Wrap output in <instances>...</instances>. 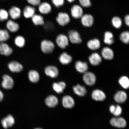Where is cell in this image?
<instances>
[{"mask_svg":"<svg viewBox=\"0 0 129 129\" xmlns=\"http://www.w3.org/2000/svg\"><path fill=\"white\" fill-rule=\"evenodd\" d=\"M40 48L43 53L46 54H50L54 51L55 45L51 40H44L41 42Z\"/></svg>","mask_w":129,"mask_h":129,"instance_id":"6da1fadb","label":"cell"},{"mask_svg":"<svg viewBox=\"0 0 129 129\" xmlns=\"http://www.w3.org/2000/svg\"><path fill=\"white\" fill-rule=\"evenodd\" d=\"M56 42L58 46L62 49H65L69 45L68 37L63 34L58 35L56 38Z\"/></svg>","mask_w":129,"mask_h":129,"instance_id":"7a4b0ae2","label":"cell"},{"mask_svg":"<svg viewBox=\"0 0 129 129\" xmlns=\"http://www.w3.org/2000/svg\"><path fill=\"white\" fill-rule=\"evenodd\" d=\"M84 74L83 79L85 84L89 86L94 85L96 80V77L94 74L90 72H87Z\"/></svg>","mask_w":129,"mask_h":129,"instance_id":"3957f363","label":"cell"},{"mask_svg":"<svg viewBox=\"0 0 129 129\" xmlns=\"http://www.w3.org/2000/svg\"><path fill=\"white\" fill-rule=\"evenodd\" d=\"M14 84V81L12 77L8 75L3 76L1 86L5 89L9 90L12 89Z\"/></svg>","mask_w":129,"mask_h":129,"instance_id":"277c9868","label":"cell"},{"mask_svg":"<svg viewBox=\"0 0 129 129\" xmlns=\"http://www.w3.org/2000/svg\"><path fill=\"white\" fill-rule=\"evenodd\" d=\"M44 72L47 76L53 78H56L59 75L58 69L54 66H47L44 69Z\"/></svg>","mask_w":129,"mask_h":129,"instance_id":"5b68a950","label":"cell"},{"mask_svg":"<svg viewBox=\"0 0 129 129\" xmlns=\"http://www.w3.org/2000/svg\"><path fill=\"white\" fill-rule=\"evenodd\" d=\"M56 22L59 25L64 26L70 22V18L68 14L66 13L60 12L56 17Z\"/></svg>","mask_w":129,"mask_h":129,"instance_id":"8992f818","label":"cell"},{"mask_svg":"<svg viewBox=\"0 0 129 129\" xmlns=\"http://www.w3.org/2000/svg\"><path fill=\"white\" fill-rule=\"evenodd\" d=\"M8 68L11 72L14 73L21 72L23 69V67L22 64L16 61H13L8 64Z\"/></svg>","mask_w":129,"mask_h":129,"instance_id":"52a82bcc","label":"cell"},{"mask_svg":"<svg viewBox=\"0 0 129 129\" xmlns=\"http://www.w3.org/2000/svg\"><path fill=\"white\" fill-rule=\"evenodd\" d=\"M69 40L73 44H79L82 42L80 34L75 30H70L68 32Z\"/></svg>","mask_w":129,"mask_h":129,"instance_id":"ba28073f","label":"cell"},{"mask_svg":"<svg viewBox=\"0 0 129 129\" xmlns=\"http://www.w3.org/2000/svg\"><path fill=\"white\" fill-rule=\"evenodd\" d=\"M110 123L113 126L118 128H124L126 126V121L123 118H113L111 119Z\"/></svg>","mask_w":129,"mask_h":129,"instance_id":"9c48e42d","label":"cell"},{"mask_svg":"<svg viewBox=\"0 0 129 129\" xmlns=\"http://www.w3.org/2000/svg\"><path fill=\"white\" fill-rule=\"evenodd\" d=\"M15 120L12 115H9L4 118L1 120L2 125L5 129H7L12 127L15 123Z\"/></svg>","mask_w":129,"mask_h":129,"instance_id":"30bf717a","label":"cell"},{"mask_svg":"<svg viewBox=\"0 0 129 129\" xmlns=\"http://www.w3.org/2000/svg\"><path fill=\"white\" fill-rule=\"evenodd\" d=\"M13 52L12 48L7 43H0V54L8 56L11 55Z\"/></svg>","mask_w":129,"mask_h":129,"instance_id":"8fae6325","label":"cell"},{"mask_svg":"<svg viewBox=\"0 0 129 129\" xmlns=\"http://www.w3.org/2000/svg\"><path fill=\"white\" fill-rule=\"evenodd\" d=\"M81 18L82 23L84 26L87 27L92 26L94 22V19L92 16L89 14H85L83 15Z\"/></svg>","mask_w":129,"mask_h":129,"instance_id":"7c38bea8","label":"cell"},{"mask_svg":"<svg viewBox=\"0 0 129 129\" xmlns=\"http://www.w3.org/2000/svg\"><path fill=\"white\" fill-rule=\"evenodd\" d=\"M83 10L82 8L77 5H74L71 9V13L74 18H81L83 15Z\"/></svg>","mask_w":129,"mask_h":129,"instance_id":"4fadbf2b","label":"cell"},{"mask_svg":"<svg viewBox=\"0 0 129 129\" xmlns=\"http://www.w3.org/2000/svg\"><path fill=\"white\" fill-rule=\"evenodd\" d=\"M89 60L92 65L96 66L101 64L102 59L98 53L94 52L89 57Z\"/></svg>","mask_w":129,"mask_h":129,"instance_id":"5bb4252c","label":"cell"},{"mask_svg":"<svg viewBox=\"0 0 129 129\" xmlns=\"http://www.w3.org/2000/svg\"><path fill=\"white\" fill-rule=\"evenodd\" d=\"M62 103L64 107L66 108L72 109L75 105V101L71 96L66 95L62 98Z\"/></svg>","mask_w":129,"mask_h":129,"instance_id":"9a60e30c","label":"cell"},{"mask_svg":"<svg viewBox=\"0 0 129 129\" xmlns=\"http://www.w3.org/2000/svg\"><path fill=\"white\" fill-rule=\"evenodd\" d=\"M9 14L13 20H16L21 17V12L20 8L16 6H13L9 10Z\"/></svg>","mask_w":129,"mask_h":129,"instance_id":"2e32d148","label":"cell"},{"mask_svg":"<svg viewBox=\"0 0 129 129\" xmlns=\"http://www.w3.org/2000/svg\"><path fill=\"white\" fill-rule=\"evenodd\" d=\"M75 68L77 71L80 73H84L87 72L88 67L86 62L77 61L75 62Z\"/></svg>","mask_w":129,"mask_h":129,"instance_id":"e0dca14e","label":"cell"},{"mask_svg":"<svg viewBox=\"0 0 129 129\" xmlns=\"http://www.w3.org/2000/svg\"><path fill=\"white\" fill-rule=\"evenodd\" d=\"M45 103L48 107L54 108L57 105L58 103V100L55 96L51 95L46 98Z\"/></svg>","mask_w":129,"mask_h":129,"instance_id":"ac0fdd59","label":"cell"},{"mask_svg":"<svg viewBox=\"0 0 129 129\" xmlns=\"http://www.w3.org/2000/svg\"><path fill=\"white\" fill-rule=\"evenodd\" d=\"M102 57L106 60H112L114 57V53L111 48L105 47L103 48L101 52Z\"/></svg>","mask_w":129,"mask_h":129,"instance_id":"d6986e66","label":"cell"},{"mask_svg":"<svg viewBox=\"0 0 129 129\" xmlns=\"http://www.w3.org/2000/svg\"><path fill=\"white\" fill-rule=\"evenodd\" d=\"M59 60L61 64L63 65H68L72 60V56L67 53L63 52L59 56Z\"/></svg>","mask_w":129,"mask_h":129,"instance_id":"ffe728a7","label":"cell"},{"mask_svg":"<svg viewBox=\"0 0 129 129\" xmlns=\"http://www.w3.org/2000/svg\"><path fill=\"white\" fill-rule=\"evenodd\" d=\"M92 98L95 101H103L106 99V95L102 91L100 90H95L92 93Z\"/></svg>","mask_w":129,"mask_h":129,"instance_id":"44dd1931","label":"cell"},{"mask_svg":"<svg viewBox=\"0 0 129 129\" xmlns=\"http://www.w3.org/2000/svg\"><path fill=\"white\" fill-rule=\"evenodd\" d=\"M6 27L8 30L12 33L17 32L20 29V26L18 24L12 20L8 21L6 24Z\"/></svg>","mask_w":129,"mask_h":129,"instance_id":"7402d4cb","label":"cell"},{"mask_svg":"<svg viewBox=\"0 0 129 129\" xmlns=\"http://www.w3.org/2000/svg\"><path fill=\"white\" fill-rule=\"evenodd\" d=\"M39 10L41 14H47L50 13L51 12V6L48 3L44 2L40 3L39 5Z\"/></svg>","mask_w":129,"mask_h":129,"instance_id":"603a6c76","label":"cell"},{"mask_svg":"<svg viewBox=\"0 0 129 129\" xmlns=\"http://www.w3.org/2000/svg\"><path fill=\"white\" fill-rule=\"evenodd\" d=\"M114 99L117 102L122 104L125 102L126 101L127 95L124 91H119L114 95Z\"/></svg>","mask_w":129,"mask_h":129,"instance_id":"cb8c5ba5","label":"cell"},{"mask_svg":"<svg viewBox=\"0 0 129 129\" xmlns=\"http://www.w3.org/2000/svg\"><path fill=\"white\" fill-rule=\"evenodd\" d=\"M28 75L29 80L32 83H37L40 80L39 74L36 70H32L28 72Z\"/></svg>","mask_w":129,"mask_h":129,"instance_id":"d4e9b609","label":"cell"},{"mask_svg":"<svg viewBox=\"0 0 129 129\" xmlns=\"http://www.w3.org/2000/svg\"><path fill=\"white\" fill-rule=\"evenodd\" d=\"M36 10L34 8L30 6H27L24 8L23 15L26 18H31L35 15Z\"/></svg>","mask_w":129,"mask_h":129,"instance_id":"484cf974","label":"cell"},{"mask_svg":"<svg viewBox=\"0 0 129 129\" xmlns=\"http://www.w3.org/2000/svg\"><path fill=\"white\" fill-rule=\"evenodd\" d=\"M87 46L90 49L92 50H95L100 47V42L97 39H94L88 41L87 43Z\"/></svg>","mask_w":129,"mask_h":129,"instance_id":"4316f807","label":"cell"},{"mask_svg":"<svg viewBox=\"0 0 129 129\" xmlns=\"http://www.w3.org/2000/svg\"><path fill=\"white\" fill-rule=\"evenodd\" d=\"M53 89L58 93H62L65 89L66 85L64 82H59L58 83H54L52 85Z\"/></svg>","mask_w":129,"mask_h":129,"instance_id":"83f0119b","label":"cell"},{"mask_svg":"<svg viewBox=\"0 0 129 129\" xmlns=\"http://www.w3.org/2000/svg\"><path fill=\"white\" fill-rule=\"evenodd\" d=\"M74 92L79 96H84L86 94L87 91L84 86L77 85L73 87Z\"/></svg>","mask_w":129,"mask_h":129,"instance_id":"f1b7e54d","label":"cell"},{"mask_svg":"<svg viewBox=\"0 0 129 129\" xmlns=\"http://www.w3.org/2000/svg\"><path fill=\"white\" fill-rule=\"evenodd\" d=\"M31 18L32 22L35 25H43L45 23L44 18L41 15L35 14Z\"/></svg>","mask_w":129,"mask_h":129,"instance_id":"f546056e","label":"cell"},{"mask_svg":"<svg viewBox=\"0 0 129 129\" xmlns=\"http://www.w3.org/2000/svg\"><path fill=\"white\" fill-rule=\"evenodd\" d=\"M104 41L105 43L108 45H111L114 43V35L112 32L109 31L105 32Z\"/></svg>","mask_w":129,"mask_h":129,"instance_id":"4dcf8cb0","label":"cell"},{"mask_svg":"<svg viewBox=\"0 0 129 129\" xmlns=\"http://www.w3.org/2000/svg\"><path fill=\"white\" fill-rule=\"evenodd\" d=\"M16 46L20 48H22L25 46V40L23 36L19 35L16 37L14 40Z\"/></svg>","mask_w":129,"mask_h":129,"instance_id":"1f68e13d","label":"cell"},{"mask_svg":"<svg viewBox=\"0 0 129 129\" xmlns=\"http://www.w3.org/2000/svg\"><path fill=\"white\" fill-rule=\"evenodd\" d=\"M10 38L8 30L6 29H0V43L5 42Z\"/></svg>","mask_w":129,"mask_h":129,"instance_id":"d6a6232c","label":"cell"},{"mask_svg":"<svg viewBox=\"0 0 129 129\" xmlns=\"http://www.w3.org/2000/svg\"><path fill=\"white\" fill-rule=\"evenodd\" d=\"M120 85L125 89H127L129 87V80L128 77L125 76L121 77L118 81Z\"/></svg>","mask_w":129,"mask_h":129,"instance_id":"836d02e7","label":"cell"},{"mask_svg":"<svg viewBox=\"0 0 129 129\" xmlns=\"http://www.w3.org/2000/svg\"><path fill=\"white\" fill-rule=\"evenodd\" d=\"M122 21L120 17H115L112 20L113 26L117 29L120 28L122 25Z\"/></svg>","mask_w":129,"mask_h":129,"instance_id":"e575fe53","label":"cell"},{"mask_svg":"<svg viewBox=\"0 0 129 129\" xmlns=\"http://www.w3.org/2000/svg\"><path fill=\"white\" fill-rule=\"evenodd\" d=\"M120 39L122 42L126 44H128L129 42V33L128 31L122 32L120 35Z\"/></svg>","mask_w":129,"mask_h":129,"instance_id":"d590c367","label":"cell"},{"mask_svg":"<svg viewBox=\"0 0 129 129\" xmlns=\"http://www.w3.org/2000/svg\"><path fill=\"white\" fill-rule=\"evenodd\" d=\"M9 14L5 10L0 9V21L1 22L7 20L9 17Z\"/></svg>","mask_w":129,"mask_h":129,"instance_id":"8d00e7d4","label":"cell"},{"mask_svg":"<svg viewBox=\"0 0 129 129\" xmlns=\"http://www.w3.org/2000/svg\"><path fill=\"white\" fill-rule=\"evenodd\" d=\"M44 25V28L48 31L52 30L54 29V25L52 22H48L45 23Z\"/></svg>","mask_w":129,"mask_h":129,"instance_id":"74e56055","label":"cell"},{"mask_svg":"<svg viewBox=\"0 0 129 129\" xmlns=\"http://www.w3.org/2000/svg\"><path fill=\"white\" fill-rule=\"evenodd\" d=\"M122 113V109L120 106L117 105L115 106V110L112 114L115 117H118Z\"/></svg>","mask_w":129,"mask_h":129,"instance_id":"f35d334b","label":"cell"},{"mask_svg":"<svg viewBox=\"0 0 129 129\" xmlns=\"http://www.w3.org/2000/svg\"><path fill=\"white\" fill-rule=\"evenodd\" d=\"M79 1L80 5L84 7L88 8L91 6L90 0H79Z\"/></svg>","mask_w":129,"mask_h":129,"instance_id":"ab89813d","label":"cell"},{"mask_svg":"<svg viewBox=\"0 0 129 129\" xmlns=\"http://www.w3.org/2000/svg\"><path fill=\"white\" fill-rule=\"evenodd\" d=\"M52 4L56 8H59L63 5L64 0H51Z\"/></svg>","mask_w":129,"mask_h":129,"instance_id":"60d3db41","label":"cell"},{"mask_svg":"<svg viewBox=\"0 0 129 129\" xmlns=\"http://www.w3.org/2000/svg\"><path fill=\"white\" fill-rule=\"evenodd\" d=\"M29 4L34 6L39 5L40 4V0H27Z\"/></svg>","mask_w":129,"mask_h":129,"instance_id":"b9f144b4","label":"cell"},{"mask_svg":"<svg viewBox=\"0 0 129 129\" xmlns=\"http://www.w3.org/2000/svg\"><path fill=\"white\" fill-rule=\"evenodd\" d=\"M125 24L128 26L129 25V16L128 15L125 16Z\"/></svg>","mask_w":129,"mask_h":129,"instance_id":"7bdbcfd3","label":"cell"},{"mask_svg":"<svg viewBox=\"0 0 129 129\" xmlns=\"http://www.w3.org/2000/svg\"><path fill=\"white\" fill-rule=\"evenodd\" d=\"M4 98V94L3 92L0 90V102L2 101Z\"/></svg>","mask_w":129,"mask_h":129,"instance_id":"ee69618b","label":"cell"},{"mask_svg":"<svg viewBox=\"0 0 129 129\" xmlns=\"http://www.w3.org/2000/svg\"><path fill=\"white\" fill-rule=\"evenodd\" d=\"M115 106L114 105H112L110 107V112L112 114L113 113L114 110H115Z\"/></svg>","mask_w":129,"mask_h":129,"instance_id":"f6af8a7d","label":"cell"},{"mask_svg":"<svg viewBox=\"0 0 129 129\" xmlns=\"http://www.w3.org/2000/svg\"><path fill=\"white\" fill-rule=\"evenodd\" d=\"M70 3H72L74 1H75V0H67Z\"/></svg>","mask_w":129,"mask_h":129,"instance_id":"bcb514c9","label":"cell"},{"mask_svg":"<svg viewBox=\"0 0 129 129\" xmlns=\"http://www.w3.org/2000/svg\"><path fill=\"white\" fill-rule=\"evenodd\" d=\"M35 129H43L41 128H35Z\"/></svg>","mask_w":129,"mask_h":129,"instance_id":"7dc6e473","label":"cell"}]
</instances>
